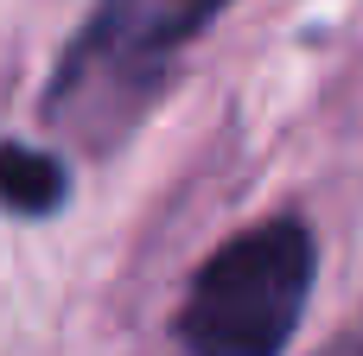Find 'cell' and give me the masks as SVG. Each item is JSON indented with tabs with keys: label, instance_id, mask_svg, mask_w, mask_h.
<instances>
[{
	"label": "cell",
	"instance_id": "6da1fadb",
	"mask_svg": "<svg viewBox=\"0 0 363 356\" xmlns=\"http://www.w3.org/2000/svg\"><path fill=\"white\" fill-rule=\"evenodd\" d=\"M313 293V236L281 217L230 236L191 280L179 338L191 356H281Z\"/></svg>",
	"mask_w": 363,
	"mask_h": 356
},
{
	"label": "cell",
	"instance_id": "7a4b0ae2",
	"mask_svg": "<svg viewBox=\"0 0 363 356\" xmlns=\"http://www.w3.org/2000/svg\"><path fill=\"white\" fill-rule=\"evenodd\" d=\"M223 0H102L89 32L77 38V51L64 57L57 70V89H51V108L70 96H108L121 83H147Z\"/></svg>",
	"mask_w": 363,
	"mask_h": 356
},
{
	"label": "cell",
	"instance_id": "3957f363",
	"mask_svg": "<svg viewBox=\"0 0 363 356\" xmlns=\"http://www.w3.org/2000/svg\"><path fill=\"white\" fill-rule=\"evenodd\" d=\"M64 197V166L32 147H0V204L19 217H45Z\"/></svg>",
	"mask_w": 363,
	"mask_h": 356
}]
</instances>
